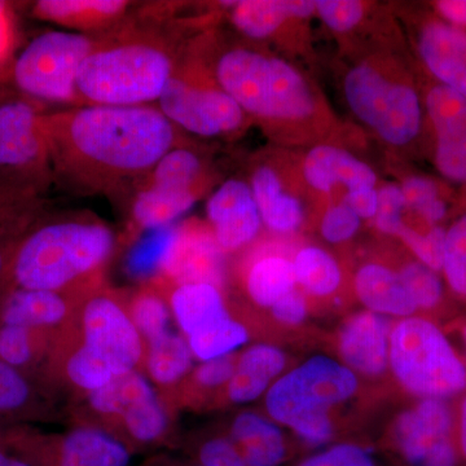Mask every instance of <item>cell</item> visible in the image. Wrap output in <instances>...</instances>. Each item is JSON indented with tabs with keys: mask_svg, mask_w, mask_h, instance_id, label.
Segmentation results:
<instances>
[{
	"mask_svg": "<svg viewBox=\"0 0 466 466\" xmlns=\"http://www.w3.org/2000/svg\"><path fill=\"white\" fill-rule=\"evenodd\" d=\"M54 183L131 201L159 159L183 143L157 106H82L45 113Z\"/></svg>",
	"mask_w": 466,
	"mask_h": 466,
	"instance_id": "cell-1",
	"label": "cell"
},
{
	"mask_svg": "<svg viewBox=\"0 0 466 466\" xmlns=\"http://www.w3.org/2000/svg\"><path fill=\"white\" fill-rule=\"evenodd\" d=\"M192 42L220 88L279 148H309L332 139L336 116L296 64L245 39L218 42L205 33Z\"/></svg>",
	"mask_w": 466,
	"mask_h": 466,
	"instance_id": "cell-2",
	"label": "cell"
},
{
	"mask_svg": "<svg viewBox=\"0 0 466 466\" xmlns=\"http://www.w3.org/2000/svg\"><path fill=\"white\" fill-rule=\"evenodd\" d=\"M134 16V15H133ZM165 9L131 17L104 35L78 76L82 106H139L157 103L174 75L186 43L162 25Z\"/></svg>",
	"mask_w": 466,
	"mask_h": 466,
	"instance_id": "cell-3",
	"label": "cell"
},
{
	"mask_svg": "<svg viewBox=\"0 0 466 466\" xmlns=\"http://www.w3.org/2000/svg\"><path fill=\"white\" fill-rule=\"evenodd\" d=\"M116 248L115 231L100 218L43 214L18 238L2 285L82 294L103 284Z\"/></svg>",
	"mask_w": 466,
	"mask_h": 466,
	"instance_id": "cell-4",
	"label": "cell"
},
{
	"mask_svg": "<svg viewBox=\"0 0 466 466\" xmlns=\"http://www.w3.org/2000/svg\"><path fill=\"white\" fill-rule=\"evenodd\" d=\"M389 43L373 42L343 70L342 95L352 116L389 148L404 150L424 130L425 108L415 75Z\"/></svg>",
	"mask_w": 466,
	"mask_h": 466,
	"instance_id": "cell-5",
	"label": "cell"
},
{
	"mask_svg": "<svg viewBox=\"0 0 466 466\" xmlns=\"http://www.w3.org/2000/svg\"><path fill=\"white\" fill-rule=\"evenodd\" d=\"M358 388V376L341 361L318 355L276 380L265 395L267 415L308 446H325L336 435L330 410Z\"/></svg>",
	"mask_w": 466,
	"mask_h": 466,
	"instance_id": "cell-6",
	"label": "cell"
},
{
	"mask_svg": "<svg viewBox=\"0 0 466 466\" xmlns=\"http://www.w3.org/2000/svg\"><path fill=\"white\" fill-rule=\"evenodd\" d=\"M389 370L419 400H450L466 389V366L446 334L421 317L392 325Z\"/></svg>",
	"mask_w": 466,
	"mask_h": 466,
	"instance_id": "cell-7",
	"label": "cell"
},
{
	"mask_svg": "<svg viewBox=\"0 0 466 466\" xmlns=\"http://www.w3.org/2000/svg\"><path fill=\"white\" fill-rule=\"evenodd\" d=\"M156 104L177 130L205 139L238 135L250 124L238 104L217 84L192 41L186 43Z\"/></svg>",
	"mask_w": 466,
	"mask_h": 466,
	"instance_id": "cell-8",
	"label": "cell"
},
{
	"mask_svg": "<svg viewBox=\"0 0 466 466\" xmlns=\"http://www.w3.org/2000/svg\"><path fill=\"white\" fill-rule=\"evenodd\" d=\"M99 35L50 30L27 43L15 58L11 81L25 99L67 108L82 106L78 76Z\"/></svg>",
	"mask_w": 466,
	"mask_h": 466,
	"instance_id": "cell-9",
	"label": "cell"
},
{
	"mask_svg": "<svg viewBox=\"0 0 466 466\" xmlns=\"http://www.w3.org/2000/svg\"><path fill=\"white\" fill-rule=\"evenodd\" d=\"M90 425L106 429L133 447L156 446L170 433V410L140 370L116 377L81 398Z\"/></svg>",
	"mask_w": 466,
	"mask_h": 466,
	"instance_id": "cell-10",
	"label": "cell"
},
{
	"mask_svg": "<svg viewBox=\"0 0 466 466\" xmlns=\"http://www.w3.org/2000/svg\"><path fill=\"white\" fill-rule=\"evenodd\" d=\"M66 332L73 341L108 363L118 376L144 367L146 342L128 317L124 296L104 284L82 294Z\"/></svg>",
	"mask_w": 466,
	"mask_h": 466,
	"instance_id": "cell-11",
	"label": "cell"
},
{
	"mask_svg": "<svg viewBox=\"0 0 466 466\" xmlns=\"http://www.w3.org/2000/svg\"><path fill=\"white\" fill-rule=\"evenodd\" d=\"M9 449L33 466H128L133 450L115 434L79 424L64 434H47L30 425L3 426Z\"/></svg>",
	"mask_w": 466,
	"mask_h": 466,
	"instance_id": "cell-12",
	"label": "cell"
},
{
	"mask_svg": "<svg viewBox=\"0 0 466 466\" xmlns=\"http://www.w3.org/2000/svg\"><path fill=\"white\" fill-rule=\"evenodd\" d=\"M45 113L25 97L0 104V177L42 193L54 183Z\"/></svg>",
	"mask_w": 466,
	"mask_h": 466,
	"instance_id": "cell-13",
	"label": "cell"
},
{
	"mask_svg": "<svg viewBox=\"0 0 466 466\" xmlns=\"http://www.w3.org/2000/svg\"><path fill=\"white\" fill-rule=\"evenodd\" d=\"M389 449L403 466H461L449 400H420L395 419Z\"/></svg>",
	"mask_w": 466,
	"mask_h": 466,
	"instance_id": "cell-14",
	"label": "cell"
},
{
	"mask_svg": "<svg viewBox=\"0 0 466 466\" xmlns=\"http://www.w3.org/2000/svg\"><path fill=\"white\" fill-rule=\"evenodd\" d=\"M283 149L259 152L250 161L249 177L258 205L263 228L279 236L299 232L308 219L305 193L309 191L299 173V161H289Z\"/></svg>",
	"mask_w": 466,
	"mask_h": 466,
	"instance_id": "cell-15",
	"label": "cell"
},
{
	"mask_svg": "<svg viewBox=\"0 0 466 466\" xmlns=\"http://www.w3.org/2000/svg\"><path fill=\"white\" fill-rule=\"evenodd\" d=\"M226 254L218 247L207 222L189 218L177 223L173 247L164 272L155 287L208 283L223 290L226 284Z\"/></svg>",
	"mask_w": 466,
	"mask_h": 466,
	"instance_id": "cell-16",
	"label": "cell"
},
{
	"mask_svg": "<svg viewBox=\"0 0 466 466\" xmlns=\"http://www.w3.org/2000/svg\"><path fill=\"white\" fill-rule=\"evenodd\" d=\"M422 97L434 134L435 167L444 179L466 186V97L438 82Z\"/></svg>",
	"mask_w": 466,
	"mask_h": 466,
	"instance_id": "cell-17",
	"label": "cell"
},
{
	"mask_svg": "<svg viewBox=\"0 0 466 466\" xmlns=\"http://www.w3.org/2000/svg\"><path fill=\"white\" fill-rule=\"evenodd\" d=\"M207 223L226 256L253 244L263 223L249 182L229 177L219 184L208 198Z\"/></svg>",
	"mask_w": 466,
	"mask_h": 466,
	"instance_id": "cell-18",
	"label": "cell"
},
{
	"mask_svg": "<svg viewBox=\"0 0 466 466\" xmlns=\"http://www.w3.org/2000/svg\"><path fill=\"white\" fill-rule=\"evenodd\" d=\"M299 164L303 182L317 195L332 196L339 187L345 193L379 187L373 167L332 140L309 147Z\"/></svg>",
	"mask_w": 466,
	"mask_h": 466,
	"instance_id": "cell-19",
	"label": "cell"
},
{
	"mask_svg": "<svg viewBox=\"0 0 466 466\" xmlns=\"http://www.w3.org/2000/svg\"><path fill=\"white\" fill-rule=\"evenodd\" d=\"M390 319L363 309L346 319L337 336L343 366L355 375L377 379L389 370Z\"/></svg>",
	"mask_w": 466,
	"mask_h": 466,
	"instance_id": "cell-20",
	"label": "cell"
},
{
	"mask_svg": "<svg viewBox=\"0 0 466 466\" xmlns=\"http://www.w3.org/2000/svg\"><path fill=\"white\" fill-rule=\"evenodd\" d=\"M219 7L245 41L262 46L280 41L291 24L302 25L315 16L314 0H240Z\"/></svg>",
	"mask_w": 466,
	"mask_h": 466,
	"instance_id": "cell-21",
	"label": "cell"
},
{
	"mask_svg": "<svg viewBox=\"0 0 466 466\" xmlns=\"http://www.w3.org/2000/svg\"><path fill=\"white\" fill-rule=\"evenodd\" d=\"M416 50L435 82L466 97V30L431 15L417 27Z\"/></svg>",
	"mask_w": 466,
	"mask_h": 466,
	"instance_id": "cell-22",
	"label": "cell"
},
{
	"mask_svg": "<svg viewBox=\"0 0 466 466\" xmlns=\"http://www.w3.org/2000/svg\"><path fill=\"white\" fill-rule=\"evenodd\" d=\"M82 294L5 288L0 306V325H16L60 334L75 319Z\"/></svg>",
	"mask_w": 466,
	"mask_h": 466,
	"instance_id": "cell-23",
	"label": "cell"
},
{
	"mask_svg": "<svg viewBox=\"0 0 466 466\" xmlns=\"http://www.w3.org/2000/svg\"><path fill=\"white\" fill-rule=\"evenodd\" d=\"M133 3L126 0H38L30 5L32 17L66 32L104 35L130 20Z\"/></svg>",
	"mask_w": 466,
	"mask_h": 466,
	"instance_id": "cell-24",
	"label": "cell"
},
{
	"mask_svg": "<svg viewBox=\"0 0 466 466\" xmlns=\"http://www.w3.org/2000/svg\"><path fill=\"white\" fill-rule=\"evenodd\" d=\"M55 410L51 391L0 360V426L48 421Z\"/></svg>",
	"mask_w": 466,
	"mask_h": 466,
	"instance_id": "cell-25",
	"label": "cell"
},
{
	"mask_svg": "<svg viewBox=\"0 0 466 466\" xmlns=\"http://www.w3.org/2000/svg\"><path fill=\"white\" fill-rule=\"evenodd\" d=\"M214 182L216 174L204 150L183 142L159 159L142 186L146 184L202 198L210 191Z\"/></svg>",
	"mask_w": 466,
	"mask_h": 466,
	"instance_id": "cell-26",
	"label": "cell"
},
{
	"mask_svg": "<svg viewBox=\"0 0 466 466\" xmlns=\"http://www.w3.org/2000/svg\"><path fill=\"white\" fill-rule=\"evenodd\" d=\"M283 350L268 343H257L238 355L236 370L225 388L232 404H247L266 395L287 367Z\"/></svg>",
	"mask_w": 466,
	"mask_h": 466,
	"instance_id": "cell-27",
	"label": "cell"
},
{
	"mask_svg": "<svg viewBox=\"0 0 466 466\" xmlns=\"http://www.w3.org/2000/svg\"><path fill=\"white\" fill-rule=\"evenodd\" d=\"M354 291L361 305L386 318L416 317L415 303L401 283L398 269L379 262L361 265L354 275Z\"/></svg>",
	"mask_w": 466,
	"mask_h": 466,
	"instance_id": "cell-28",
	"label": "cell"
},
{
	"mask_svg": "<svg viewBox=\"0 0 466 466\" xmlns=\"http://www.w3.org/2000/svg\"><path fill=\"white\" fill-rule=\"evenodd\" d=\"M228 437L247 466H281L291 455L280 426L256 412L238 413L229 426Z\"/></svg>",
	"mask_w": 466,
	"mask_h": 466,
	"instance_id": "cell-29",
	"label": "cell"
},
{
	"mask_svg": "<svg viewBox=\"0 0 466 466\" xmlns=\"http://www.w3.org/2000/svg\"><path fill=\"white\" fill-rule=\"evenodd\" d=\"M159 290L167 297L175 323L186 339L231 315L223 290L216 285L179 284Z\"/></svg>",
	"mask_w": 466,
	"mask_h": 466,
	"instance_id": "cell-30",
	"label": "cell"
},
{
	"mask_svg": "<svg viewBox=\"0 0 466 466\" xmlns=\"http://www.w3.org/2000/svg\"><path fill=\"white\" fill-rule=\"evenodd\" d=\"M60 334L0 325V360L35 380L48 390L46 377Z\"/></svg>",
	"mask_w": 466,
	"mask_h": 466,
	"instance_id": "cell-31",
	"label": "cell"
},
{
	"mask_svg": "<svg viewBox=\"0 0 466 466\" xmlns=\"http://www.w3.org/2000/svg\"><path fill=\"white\" fill-rule=\"evenodd\" d=\"M242 283L251 302L267 309L299 288L289 257L271 251L256 254L248 262Z\"/></svg>",
	"mask_w": 466,
	"mask_h": 466,
	"instance_id": "cell-32",
	"label": "cell"
},
{
	"mask_svg": "<svg viewBox=\"0 0 466 466\" xmlns=\"http://www.w3.org/2000/svg\"><path fill=\"white\" fill-rule=\"evenodd\" d=\"M195 360L186 337L171 330L147 345L143 368L150 381L162 391H167L168 398L192 372Z\"/></svg>",
	"mask_w": 466,
	"mask_h": 466,
	"instance_id": "cell-33",
	"label": "cell"
},
{
	"mask_svg": "<svg viewBox=\"0 0 466 466\" xmlns=\"http://www.w3.org/2000/svg\"><path fill=\"white\" fill-rule=\"evenodd\" d=\"M45 193L0 177V238H21L45 213Z\"/></svg>",
	"mask_w": 466,
	"mask_h": 466,
	"instance_id": "cell-34",
	"label": "cell"
},
{
	"mask_svg": "<svg viewBox=\"0 0 466 466\" xmlns=\"http://www.w3.org/2000/svg\"><path fill=\"white\" fill-rule=\"evenodd\" d=\"M177 225L143 233L131 242L124 260L128 278L143 285L155 284L159 280L173 247Z\"/></svg>",
	"mask_w": 466,
	"mask_h": 466,
	"instance_id": "cell-35",
	"label": "cell"
},
{
	"mask_svg": "<svg viewBox=\"0 0 466 466\" xmlns=\"http://www.w3.org/2000/svg\"><path fill=\"white\" fill-rule=\"evenodd\" d=\"M297 287L309 296L325 299L341 288L343 272L329 251L317 245L300 248L293 258Z\"/></svg>",
	"mask_w": 466,
	"mask_h": 466,
	"instance_id": "cell-36",
	"label": "cell"
},
{
	"mask_svg": "<svg viewBox=\"0 0 466 466\" xmlns=\"http://www.w3.org/2000/svg\"><path fill=\"white\" fill-rule=\"evenodd\" d=\"M125 305L146 346L171 332L173 315L167 297L155 285H142L125 299Z\"/></svg>",
	"mask_w": 466,
	"mask_h": 466,
	"instance_id": "cell-37",
	"label": "cell"
},
{
	"mask_svg": "<svg viewBox=\"0 0 466 466\" xmlns=\"http://www.w3.org/2000/svg\"><path fill=\"white\" fill-rule=\"evenodd\" d=\"M249 330L231 315L220 319L187 339L195 359L200 361L231 355L249 341Z\"/></svg>",
	"mask_w": 466,
	"mask_h": 466,
	"instance_id": "cell-38",
	"label": "cell"
},
{
	"mask_svg": "<svg viewBox=\"0 0 466 466\" xmlns=\"http://www.w3.org/2000/svg\"><path fill=\"white\" fill-rule=\"evenodd\" d=\"M406 198L407 213L425 227L441 226L449 216V201L441 196L440 184L424 175H410L400 184Z\"/></svg>",
	"mask_w": 466,
	"mask_h": 466,
	"instance_id": "cell-39",
	"label": "cell"
},
{
	"mask_svg": "<svg viewBox=\"0 0 466 466\" xmlns=\"http://www.w3.org/2000/svg\"><path fill=\"white\" fill-rule=\"evenodd\" d=\"M398 272L401 283L419 311H431L440 308L444 297V288L438 272L417 259L403 263Z\"/></svg>",
	"mask_w": 466,
	"mask_h": 466,
	"instance_id": "cell-40",
	"label": "cell"
},
{
	"mask_svg": "<svg viewBox=\"0 0 466 466\" xmlns=\"http://www.w3.org/2000/svg\"><path fill=\"white\" fill-rule=\"evenodd\" d=\"M315 16L320 18L330 32L350 36L366 23L372 3L361 0H314Z\"/></svg>",
	"mask_w": 466,
	"mask_h": 466,
	"instance_id": "cell-41",
	"label": "cell"
},
{
	"mask_svg": "<svg viewBox=\"0 0 466 466\" xmlns=\"http://www.w3.org/2000/svg\"><path fill=\"white\" fill-rule=\"evenodd\" d=\"M441 274L450 289L466 299V213L446 229Z\"/></svg>",
	"mask_w": 466,
	"mask_h": 466,
	"instance_id": "cell-42",
	"label": "cell"
},
{
	"mask_svg": "<svg viewBox=\"0 0 466 466\" xmlns=\"http://www.w3.org/2000/svg\"><path fill=\"white\" fill-rule=\"evenodd\" d=\"M398 238L419 262L424 263L438 274L441 272L446 244V228L443 226L416 228L407 223Z\"/></svg>",
	"mask_w": 466,
	"mask_h": 466,
	"instance_id": "cell-43",
	"label": "cell"
},
{
	"mask_svg": "<svg viewBox=\"0 0 466 466\" xmlns=\"http://www.w3.org/2000/svg\"><path fill=\"white\" fill-rule=\"evenodd\" d=\"M379 191V208L373 218V225L382 235L400 238L407 226V205L400 184H383Z\"/></svg>",
	"mask_w": 466,
	"mask_h": 466,
	"instance_id": "cell-44",
	"label": "cell"
},
{
	"mask_svg": "<svg viewBox=\"0 0 466 466\" xmlns=\"http://www.w3.org/2000/svg\"><path fill=\"white\" fill-rule=\"evenodd\" d=\"M360 228V218L341 200L328 204L319 223L321 238L332 245H342L352 240Z\"/></svg>",
	"mask_w": 466,
	"mask_h": 466,
	"instance_id": "cell-45",
	"label": "cell"
},
{
	"mask_svg": "<svg viewBox=\"0 0 466 466\" xmlns=\"http://www.w3.org/2000/svg\"><path fill=\"white\" fill-rule=\"evenodd\" d=\"M297 466H386L372 451L352 441L333 444L300 460Z\"/></svg>",
	"mask_w": 466,
	"mask_h": 466,
	"instance_id": "cell-46",
	"label": "cell"
},
{
	"mask_svg": "<svg viewBox=\"0 0 466 466\" xmlns=\"http://www.w3.org/2000/svg\"><path fill=\"white\" fill-rule=\"evenodd\" d=\"M18 30L14 5L0 0V84L11 81L12 66L16 58Z\"/></svg>",
	"mask_w": 466,
	"mask_h": 466,
	"instance_id": "cell-47",
	"label": "cell"
},
{
	"mask_svg": "<svg viewBox=\"0 0 466 466\" xmlns=\"http://www.w3.org/2000/svg\"><path fill=\"white\" fill-rule=\"evenodd\" d=\"M196 465L247 466L228 435H217L202 441L196 449Z\"/></svg>",
	"mask_w": 466,
	"mask_h": 466,
	"instance_id": "cell-48",
	"label": "cell"
},
{
	"mask_svg": "<svg viewBox=\"0 0 466 466\" xmlns=\"http://www.w3.org/2000/svg\"><path fill=\"white\" fill-rule=\"evenodd\" d=\"M272 317L284 325H299L308 318L309 308L305 293L296 288L269 309Z\"/></svg>",
	"mask_w": 466,
	"mask_h": 466,
	"instance_id": "cell-49",
	"label": "cell"
},
{
	"mask_svg": "<svg viewBox=\"0 0 466 466\" xmlns=\"http://www.w3.org/2000/svg\"><path fill=\"white\" fill-rule=\"evenodd\" d=\"M377 188L346 192L343 193L339 200L345 202L361 220H373L377 213V208H379V191H377Z\"/></svg>",
	"mask_w": 466,
	"mask_h": 466,
	"instance_id": "cell-50",
	"label": "cell"
},
{
	"mask_svg": "<svg viewBox=\"0 0 466 466\" xmlns=\"http://www.w3.org/2000/svg\"><path fill=\"white\" fill-rule=\"evenodd\" d=\"M431 8L444 23L466 30V0H437Z\"/></svg>",
	"mask_w": 466,
	"mask_h": 466,
	"instance_id": "cell-51",
	"label": "cell"
},
{
	"mask_svg": "<svg viewBox=\"0 0 466 466\" xmlns=\"http://www.w3.org/2000/svg\"><path fill=\"white\" fill-rule=\"evenodd\" d=\"M456 441L461 466H466V395L462 398L456 416Z\"/></svg>",
	"mask_w": 466,
	"mask_h": 466,
	"instance_id": "cell-52",
	"label": "cell"
},
{
	"mask_svg": "<svg viewBox=\"0 0 466 466\" xmlns=\"http://www.w3.org/2000/svg\"><path fill=\"white\" fill-rule=\"evenodd\" d=\"M0 466H33L9 449L3 435V426H0Z\"/></svg>",
	"mask_w": 466,
	"mask_h": 466,
	"instance_id": "cell-53",
	"label": "cell"
},
{
	"mask_svg": "<svg viewBox=\"0 0 466 466\" xmlns=\"http://www.w3.org/2000/svg\"><path fill=\"white\" fill-rule=\"evenodd\" d=\"M18 238H0V283L7 272L9 260H11L12 254H14L15 248Z\"/></svg>",
	"mask_w": 466,
	"mask_h": 466,
	"instance_id": "cell-54",
	"label": "cell"
},
{
	"mask_svg": "<svg viewBox=\"0 0 466 466\" xmlns=\"http://www.w3.org/2000/svg\"><path fill=\"white\" fill-rule=\"evenodd\" d=\"M3 296H5V287L0 283V306H2Z\"/></svg>",
	"mask_w": 466,
	"mask_h": 466,
	"instance_id": "cell-55",
	"label": "cell"
},
{
	"mask_svg": "<svg viewBox=\"0 0 466 466\" xmlns=\"http://www.w3.org/2000/svg\"><path fill=\"white\" fill-rule=\"evenodd\" d=\"M462 339H464V342L466 345V324L464 325V328H462Z\"/></svg>",
	"mask_w": 466,
	"mask_h": 466,
	"instance_id": "cell-56",
	"label": "cell"
},
{
	"mask_svg": "<svg viewBox=\"0 0 466 466\" xmlns=\"http://www.w3.org/2000/svg\"><path fill=\"white\" fill-rule=\"evenodd\" d=\"M5 100L8 99H5V95H3L2 91H0V104L5 103Z\"/></svg>",
	"mask_w": 466,
	"mask_h": 466,
	"instance_id": "cell-57",
	"label": "cell"
},
{
	"mask_svg": "<svg viewBox=\"0 0 466 466\" xmlns=\"http://www.w3.org/2000/svg\"><path fill=\"white\" fill-rule=\"evenodd\" d=\"M193 466H200V465H193Z\"/></svg>",
	"mask_w": 466,
	"mask_h": 466,
	"instance_id": "cell-58",
	"label": "cell"
}]
</instances>
